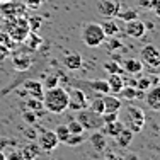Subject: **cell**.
Wrapping results in <instances>:
<instances>
[{
    "label": "cell",
    "instance_id": "cell-1",
    "mask_svg": "<svg viewBox=\"0 0 160 160\" xmlns=\"http://www.w3.org/2000/svg\"><path fill=\"white\" fill-rule=\"evenodd\" d=\"M43 108L53 114H62L68 109V92L67 89L56 85L53 89H44Z\"/></svg>",
    "mask_w": 160,
    "mask_h": 160
},
{
    "label": "cell",
    "instance_id": "cell-2",
    "mask_svg": "<svg viewBox=\"0 0 160 160\" xmlns=\"http://www.w3.org/2000/svg\"><path fill=\"white\" fill-rule=\"evenodd\" d=\"M82 41L89 48H99L106 41V34L102 31L101 24L97 22H87L82 29Z\"/></svg>",
    "mask_w": 160,
    "mask_h": 160
},
{
    "label": "cell",
    "instance_id": "cell-3",
    "mask_svg": "<svg viewBox=\"0 0 160 160\" xmlns=\"http://www.w3.org/2000/svg\"><path fill=\"white\" fill-rule=\"evenodd\" d=\"M145 121H147L145 112L138 106H128L126 108V111H124V121H123L124 128L131 129L133 133H140L145 128Z\"/></svg>",
    "mask_w": 160,
    "mask_h": 160
},
{
    "label": "cell",
    "instance_id": "cell-4",
    "mask_svg": "<svg viewBox=\"0 0 160 160\" xmlns=\"http://www.w3.org/2000/svg\"><path fill=\"white\" fill-rule=\"evenodd\" d=\"M77 121L80 124H82L83 129H87V131H96V129H101L102 128V118L101 114H96L92 112L90 109H80V111H77Z\"/></svg>",
    "mask_w": 160,
    "mask_h": 160
},
{
    "label": "cell",
    "instance_id": "cell-5",
    "mask_svg": "<svg viewBox=\"0 0 160 160\" xmlns=\"http://www.w3.org/2000/svg\"><path fill=\"white\" fill-rule=\"evenodd\" d=\"M140 60H142L143 67L150 68L152 72L157 73L158 67H160V51L155 44H147V46L142 48L140 51Z\"/></svg>",
    "mask_w": 160,
    "mask_h": 160
},
{
    "label": "cell",
    "instance_id": "cell-6",
    "mask_svg": "<svg viewBox=\"0 0 160 160\" xmlns=\"http://www.w3.org/2000/svg\"><path fill=\"white\" fill-rule=\"evenodd\" d=\"M10 24H9V34L10 39L14 41H24L29 34V26H28V19L19 17H10Z\"/></svg>",
    "mask_w": 160,
    "mask_h": 160
},
{
    "label": "cell",
    "instance_id": "cell-7",
    "mask_svg": "<svg viewBox=\"0 0 160 160\" xmlns=\"http://www.w3.org/2000/svg\"><path fill=\"white\" fill-rule=\"evenodd\" d=\"M67 92H68V109L77 112L89 106V101H87V96L83 90L77 89V87H70V89H67Z\"/></svg>",
    "mask_w": 160,
    "mask_h": 160
},
{
    "label": "cell",
    "instance_id": "cell-8",
    "mask_svg": "<svg viewBox=\"0 0 160 160\" xmlns=\"http://www.w3.org/2000/svg\"><path fill=\"white\" fill-rule=\"evenodd\" d=\"M36 138H38V147H39L43 152H53L60 145L55 131H51V129H43Z\"/></svg>",
    "mask_w": 160,
    "mask_h": 160
},
{
    "label": "cell",
    "instance_id": "cell-9",
    "mask_svg": "<svg viewBox=\"0 0 160 160\" xmlns=\"http://www.w3.org/2000/svg\"><path fill=\"white\" fill-rule=\"evenodd\" d=\"M121 10V3L119 0H101L97 3V12L101 14L104 19H114L118 17Z\"/></svg>",
    "mask_w": 160,
    "mask_h": 160
},
{
    "label": "cell",
    "instance_id": "cell-10",
    "mask_svg": "<svg viewBox=\"0 0 160 160\" xmlns=\"http://www.w3.org/2000/svg\"><path fill=\"white\" fill-rule=\"evenodd\" d=\"M145 31H147V26H145V22L140 21L138 17L131 19V21H126V24H124V34H126L128 38L140 39V38L145 36Z\"/></svg>",
    "mask_w": 160,
    "mask_h": 160
},
{
    "label": "cell",
    "instance_id": "cell-11",
    "mask_svg": "<svg viewBox=\"0 0 160 160\" xmlns=\"http://www.w3.org/2000/svg\"><path fill=\"white\" fill-rule=\"evenodd\" d=\"M19 92H24L28 97H36L43 101L44 89H43V83L38 82V80H28V82H24V85H22V89Z\"/></svg>",
    "mask_w": 160,
    "mask_h": 160
},
{
    "label": "cell",
    "instance_id": "cell-12",
    "mask_svg": "<svg viewBox=\"0 0 160 160\" xmlns=\"http://www.w3.org/2000/svg\"><path fill=\"white\" fill-rule=\"evenodd\" d=\"M0 3H2V5H0V12L7 17H19L26 12V5H22V3H14V2H10V0L0 2Z\"/></svg>",
    "mask_w": 160,
    "mask_h": 160
},
{
    "label": "cell",
    "instance_id": "cell-13",
    "mask_svg": "<svg viewBox=\"0 0 160 160\" xmlns=\"http://www.w3.org/2000/svg\"><path fill=\"white\" fill-rule=\"evenodd\" d=\"M143 99L152 111H160V85L150 87L147 90V94L143 96Z\"/></svg>",
    "mask_w": 160,
    "mask_h": 160
},
{
    "label": "cell",
    "instance_id": "cell-14",
    "mask_svg": "<svg viewBox=\"0 0 160 160\" xmlns=\"http://www.w3.org/2000/svg\"><path fill=\"white\" fill-rule=\"evenodd\" d=\"M121 68H123V72H126L128 75H140L143 72V63L140 58H126L121 65Z\"/></svg>",
    "mask_w": 160,
    "mask_h": 160
},
{
    "label": "cell",
    "instance_id": "cell-15",
    "mask_svg": "<svg viewBox=\"0 0 160 160\" xmlns=\"http://www.w3.org/2000/svg\"><path fill=\"white\" fill-rule=\"evenodd\" d=\"M89 142L94 150H97V152H106V148H108V138H106V135L101 129L92 131V135L89 136Z\"/></svg>",
    "mask_w": 160,
    "mask_h": 160
},
{
    "label": "cell",
    "instance_id": "cell-16",
    "mask_svg": "<svg viewBox=\"0 0 160 160\" xmlns=\"http://www.w3.org/2000/svg\"><path fill=\"white\" fill-rule=\"evenodd\" d=\"M123 128H124L123 121L116 119V121H112V123H104V124H102V128H101V131L104 133L106 136H111V138H116V136L119 135V131H121Z\"/></svg>",
    "mask_w": 160,
    "mask_h": 160
},
{
    "label": "cell",
    "instance_id": "cell-17",
    "mask_svg": "<svg viewBox=\"0 0 160 160\" xmlns=\"http://www.w3.org/2000/svg\"><path fill=\"white\" fill-rule=\"evenodd\" d=\"M102 102H104V111L119 112L121 108H123L121 101L116 96H108V94H104V96H102Z\"/></svg>",
    "mask_w": 160,
    "mask_h": 160
},
{
    "label": "cell",
    "instance_id": "cell-18",
    "mask_svg": "<svg viewBox=\"0 0 160 160\" xmlns=\"http://www.w3.org/2000/svg\"><path fill=\"white\" fill-rule=\"evenodd\" d=\"M109 85V94H119V90L124 87L121 73H109V78L106 80Z\"/></svg>",
    "mask_w": 160,
    "mask_h": 160
},
{
    "label": "cell",
    "instance_id": "cell-19",
    "mask_svg": "<svg viewBox=\"0 0 160 160\" xmlns=\"http://www.w3.org/2000/svg\"><path fill=\"white\" fill-rule=\"evenodd\" d=\"M63 65L68 70H78L82 67V56L78 53H67L63 56Z\"/></svg>",
    "mask_w": 160,
    "mask_h": 160
},
{
    "label": "cell",
    "instance_id": "cell-20",
    "mask_svg": "<svg viewBox=\"0 0 160 160\" xmlns=\"http://www.w3.org/2000/svg\"><path fill=\"white\" fill-rule=\"evenodd\" d=\"M12 67L19 72H24L31 67V58H29L28 55H24V53H17L12 58Z\"/></svg>",
    "mask_w": 160,
    "mask_h": 160
},
{
    "label": "cell",
    "instance_id": "cell-21",
    "mask_svg": "<svg viewBox=\"0 0 160 160\" xmlns=\"http://www.w3.org/2000/svg\"><path fill=\"white\" fill-rule=\"evenodd\" d=\"M133 135L135 133L131 131V129H128V128H123L119 131V135L116 136V143H118V147H121V148H126L131 145L133 142Z\"/></svg>",
    "mask_w": 160,
    "mask_h": 160
},
{
    "label": "cell",
    "instance_id": "cell-22",
    "mask_svg": "<svg viewBox=\"0 0 160 160\" xmlns=\"http://www.w3.org/2000/svg\"><path fill=\"white\" fill-rule=\"evenodd\" d=\"M102 31H104L106 38H111V36H118L119 32V24H118L114 19H104V22L101 24Z\"/></svg>",
    "mask_w": 160,
    "mask_h": 160
},
{
    "label": "cell",
    "instance_id": "cell-23",
    "mask_svg": "<svg viewBox=\"0 0 160 160\" xmlns=\"http://www.w3.org/2000/svg\"><path fill=\"white\" fill-rule=\"evenodd\" d=\"M89 85H90V90H94L97 96H104V94H109V85H108V82H106V80H101V78L90 80Z\"/></svg>",
    "mask_w": 160,
    "mask_h": 160
},
{
    "label": "cell",
    "instance_id": "cell-24",
    "mask_svg": "<svg viewBox=\"0 0 160 160\" xmlns=\"http://www.w3.org/2000/svg\"><path fill=\"white\" fill-rule=\"evenodd\" d=\"M21 152H22V155H24V160H36L38 155H39V152H41V148L34 143H29V145H26L24 150H21Z\"/></svg>",
    "mask_w": 160,
    "mask_h": 160
},
{
    "label": "cell",
    "instance_id": "cell-25",
    "mask_svg": "<svg viewBox=\"0 0 160 160\" xmlns=\"http://www.w3.org/2000/svg\"><path fill=\"white\" fill-rule=\"evenodd\" d=\"M87 108H89L92 112H96V114H102V112H104V102H102V96L94 97L92 101L89 102V106H87Z\"/></svg>",
    "mask_w": 160,
    "mask_h": 160
},
{
    "label": "cell",
    "instance_id": "cell-26",
    "mask_svg": "<svg viewBox=\"0 0 160 160\" xmlns=\"http://www.w3.org/2000/svg\"><path fill=\"white\" fill-rule=\"evenodd\" d=\"M24 104H26V108H28L29 111H34V112H38V111L43 109V101H41V99H36V97H28L24 101Z\"/></svg>",
    "mask_w": 160,
    "mask_h": 160
},
{
    "label": "cell",
    "instance_id": "cell-27",
    "mask_svg": "<svg viewBox=\"0 0 160 160\" xmlns=\"http://www.w3.org/2000/svg\"><path fill=\"white\" fill-rule=\"evenodd\" d=\"M83 142H85L83 133H78V135L70 133V135H68V138H67V142H65V145H68V147H80Z\"/></svg>",
    "mask_w": 160,
    "mask_h": 160
},
{
    "label": "cell",
    "instance_id": "cell-28",
    "mask_svg": "<svg viewBox=\"0 0 160 160\" xmlns=\"http://www.w3.org/2000/svg\"><path fill=\"white\" fill-rule=\"evenodd\" d=\"M55 135H56V138H58L60 143H65V142H67L68 135H70V131H68L67 124H58V126L55 128Z\"/></svg>",
    "mask_w": 160,
    "mask_h": 160
},
{
    "label": "cell",
    "instance_id": "cell-29",
    "mask_svg": "<svg viewBox=\"0 0 160 160\" xmlns=\"http://www.w3.org/2000/svg\"><path fill=\"white\" fill-rule=\"evenodd\" d=\"M104 70L108 72V73H121L123 72V68H121V65L118 62H114V60H108V62H104Z\"/></svg>",
    "mask_w": 160,
    "mask_h": 160
},
{
    "label": "cell",
    "instance_id": "cell-30",
    "mask_svg": "<svg viewBox=\"0 0 160 160\" xmlns=\"http://www.w3.org/2000/svg\"><path fill=\"white\" fill-rule=\"evenodd\" d=\"M121 97L126 99V101H135L136 99V87H129V85H124L123 89L119 90Z\"/></svg>",
    "mask_w": 160,
    "mask_h": 160
},
{
    "label": "cell",
    "instance_id": "cell-31",
    "mask_svg": "<svg viewBox=\"0 0 160 160\" xmlns=\"http://www.w3.org/2000/svg\"><path fill=\"white\" fill-rule=\"evenodd\" d=\"M136 3L145 10H157L158 9V0H136Z\"/></svg>",
    "mask_w": 160,
    "mask_h": 160
},
{
    "label": "cell",
    "instance_id": "cell-32",
    "mask_svg": "<svg viewBox=\"0 0 160 160\" xmlns=\"http://www.w3.org/2000/svg\"><path fill=\"white\" fill-rule=\"evenodd\" d=\"M118 17H119L121 21L126 22V21H131V19H136V17H138V14H136L133 9H126V10L121 9V10H119V14H118Z\"/></svg>",
    "mask_w": 160,
    "mask_h": 160
},
{
    "label": "cell",
    "instance_id": "cell-33",
    "mask_svg": "<svg viewBox=\"0 0 160 160\" xmlns=\"http://www.w3.org/2000/svg\"><path fill=\"white\" fill-rule=\"evenodd\" d=\"M67 128H68V131L73 133V135H78V133H83V131H85V129L82 128V124H80L77 119L68 121V123H67Z\"/></svg>",
    "mask_w": 160,
    "mask_h": 160
},
{
    "label": "cell",
    "instance_id": "cell-34",
    "mask_svg": "<svg viewBox=\"0 0 160 160\" xmlns=\"http://www.w3.org/2000/svg\"><path fill=\"white\" fill-rule=\"evenodd\" d=\"M152 87V82H150V77H140L136 78V89L138 90H148Z\"/></svg>",
    "mask_w": 160,
    "mask_h": 160
},
{
    "label": "cell",
    "instance_id": "cell-35",
    "mask_svg": "<svg viewBox=\"0 0 160 160\" xmlns=\"http://www.w3.org/2000/svg\"><path fill=\"white\" fill-rule=\"evenodd\" d=\"M60 82L58 75H48L46 78H44V83H43V89H53V87H56Z\"/></svg>",
    "mask_w": 160,
    "mask_h": 160
},
{
    "label": "cell",
    "instance_id": "cell-36",
    "mask_svg": "<svg viewBox=\"0 0 160 160\" xmlns=\"http://www.w3.org/2000/svg\"><path fill=\"white\" fill-rule=\"evenodd\" d=\"M106 39H109L108 41V51H114V49H119V48H123V44H121V41L119 39H116V36H111V38H106Z\"/></svg>",
    "mask_w": 160,
    "mask_h": 160
},
{
    "label": "cell",
    "instance_id": "cell-37",
    "mask_svg": "<svg viewBox=\"0 0 160 160\" xmlns=\"http://www.w3.org/2000/svg\"><path fill=\"white\" fill-rule=\"evenodd\" d=\"M102 123H112V121L119 119V112H111V111H104L101 114Z\"/></svg>",
    "mask_w": 160,
    "mask_h": 160
},
{
    "label": "cell",
    "instance_id": "cell-38",
    "mask_svg": "<svg viewBox=\"0 0 160 160\" xmlns=\"http://www.w3.org/2000/svg\"><path fill=\"white\" fill-rule=\"evenodd\" d=\"M28 26H29V32H36L41 28V17H31L28 19Z\"/></svg>",
    "mask_w": 160,
    "mask_h": 160
},
{
    "label": "cell",
    "instance_id": "cell-39",
    "mask_svg": "<svg viewBox=\"0 0 160 160\" xmlns=\"http://www.w3.org/2000/svg\"><path fill=\"white\" fill-rule=\"evenodd\" d=\"M22 119H24L28 124H31V126H32V124L38 121V116H36V112H34V111H29V109H28V111L22 112Z\"/></svg>",
    "mask_w": 160,
    "mask_h": 160
},
{
    "label": "cell",
    "instance_id": "cell-40",
    "mask_svg": "<svg viewBox=\"0 0 160 160\" xmlns=\"http://www.w3.org/2000/svg\"><path fill=\"white\" fill-rule=\"evenodd\" d=\"M7 160H24V155H22L21 150H12L9 152V155H5Z\"/></svg>",
    "mask_w": 160,
    "mask_h": 160
},
{
    "label": "cell",
    "instance_id": "cell-41",
    "mask_svg": "<svg viewBox=\"0 0 160 160\" xmlns=\"http://www.w3.org/2000/svg\"><path fill=\"white\" fill-rule=\"evenodd\" d=\"M106 160H123V157H116L112 152H108L106 153Z\"/></svg>",
    "mask_w": 160,
    "mask_h": 160
},
{
    "label": "cell",
    "instance_id": "cell-42",
    "mask_svg": "<svg viewBox=\"0 0 160 160\" xmlns=\"http://www.w3.org/2000/svg\"><path fill=\"white\" fill-rule=\"evenodd\" d=\"M26 136H28L29 140H34V138H36L38 135H36V133H34V129H32V128H29L28 131H26Z\"/></svg>",
    "mask_w": 160,
    "mask_h": 160
},
{
    "label": "cell",
    "instance_id": "cell-43",
    "mask_svg": "<svg viewBox=\"0 0 160 160\" xmlns=\"http://www.w3.org/2000/svg\"><path fill=\"white\" fill-rule=\"evenodd\" d=\"M123 160H140L136 153H128L126 157H123Z\"/></svg>",
    "mask_w": 160,
    "mask_h": 160
},
{
    "label": "cell",
    "instance_id": "cell-44",
    "mask_svg": "<svg viewBox=\"0 0 160 160\" xmlns=\"http://www.w3.org/2000/svg\"><path fill=\"white\" fill-rule=\"evenodd\" d=\"M2 43H9V36L5 32H0V44Z\"/></svg>",
    "mask_w": 160,
    "mask_h": 160
},
{
    "label": "cell",
    "instance_id": "cell-45",
    "mask_svg": "<svg viewBox=\"0 0 160 160\" xmlns=\"http://www.w3.org/2000/svg\"><path fill=\"white\" fill-rule=\"evenodd\" d=\"M0 160H7V157H5V153H3L2 150H0Z\"/></svg>",
    "mask_w": 160,
    "mask_h": 160
},
{
    "label": "cell",
    "instance_id": "cell-46",
    "mask_svg": "<svg viewBox=\"0 0 160 160\" xmlns=\"http://www.w3.org/2000/svg\"><path fill=\"white\" fill-rule=\"evenodd\" d=\"M0 2H7V0H0Z\"/></svg>",
    "mask_w": 160,
    "mask_h": 160
}]
</instances>
